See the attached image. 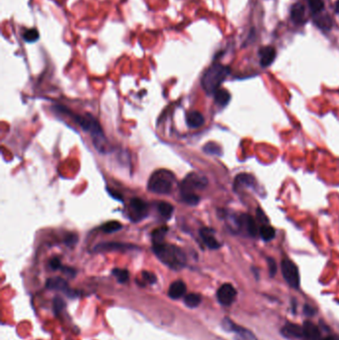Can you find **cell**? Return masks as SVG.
<instances>
[{"label": "cell", "instance_id": "ba28073f", "mask_svg": "<svg viewBox=\"0 0 339 340\" xmlns=\"http://www.w3.org/2000/svg\"><path fill=\"white\" fill-rule=\"evenodd\" d=\"M237 291L230 283H224L217 291V299L223 306H230L233 304Z\"/></svg>", "mask_w": 339, "mask_h": 340}, {"label": "cell", "instance_id": "e575fe53", "mask_svg": "<svg viewBox=\"0 0 339 340\" xmlns=\"http://www.w3.org/2000/svg\"><path fill=\"white\" fill-rule=\"evenodd\" d=\"M61 261L58 258H53L50 261V268L53 270H59L61 268Z\"/></svg>", "mask_w": 339, "mask_h": 340}, {"label": "cell", "instance_id": "f35d334b", "mask_svg": "<svg viewBox=\"0 0 339 340\" xmlns=\"http://www.w3.org/2000/svg\"><path fill=\"white\" fill-rule=\"evenodd\" d=\"M109 192L111 193V196H113V197H114V198H116V199H120V200H121V196H120V195H116V194H118V193L114 192L113 190H109Z\"/></svg>", "mask_w": 339, "mask_h": 340}, {"label": "cell", "instance_id": "1f68e13d", "mask_svg": "<svg viewBox=\"0 0 339 340\" xmlns=\"http://www.w3.org/2000/svg\"><path fill=\"white\" fill-rule=\"evenodd\" d=\"M65 308V304L63 302V300L61 299V297L57 296L54 299V310H55V312L56 313H59L63 309Z\"/></svg>", "mask_w": 339, "mask_h": 340}, {"label": "cell", "instance_id": "5b68a950", "mask_svg": "<svg viewBox=\"0 0 339 340\" xmlns=\"http://www.w3.org/2000/svg\"><path fill=\"white\" fill-rule=\"evenodd\" d=\"M208 184V180L206 177L198 174V173H190L185 179L182 181L180 185L181 195L185 194H195L196 190H201L205 188Z\"/></svg>", "mask_w": 339, "mask_h": 340}, {"label": "cell", "instance_id": "5bb4252c", "mask_svg": "<svg viewBox=\"0 0 339 340\" xmlns=\"http://www.w3.org/2000/svg\"><path fill=\"white\" fill-rule=\"evenodd\" d=\"M186 284L182 281H175L173 282L168 289V295L173 300H178L186 293Z\"/></svg>", "mask_w": 339, "mask_h": 340}, {"label": "cell", "instance_id": "83f0119b", "mask_svg": "<svg viewBox=\"0 0 339 340\" xmlns=\"http://www.w3.org/2000/svg\"><path fill=\"white\" fill-rule=\"evenodd\" d=\"M113 276L117 279V281L121 283H126L129 281L130 279V273L129 271H126V270H122V269H114L113 271Z\"/></svg>", "mask_w": 339, "mask_h": 340}, {"label": "cell", "instance_id": "3957f363", "mask_svg": "<svg viewBox=\"0 0 339 340\" xmlns=\"http://www.w3.org/2000/svg\"><path fill=\"white\" fill-rule=\"evenodd\" d=\"M74 118H75V121L82 127L85 132H89L92 135L95 147H97L100 151L105 152L106 148L108 147L107 141L102 131V127L100 123L97 121V119L93 117L91 114L75 115Z\"/></svg>", "mask_w": 339, "mask_h": 340}, {"label": "cell", "instance_id": "d590c367", "mask_svg": "<svg viewBox=\"0 0 339 340\" xmlns=\"http://www.w3.org/2000/svg\"><path fill=\"white\" fill-rule=\"evenodd\" d=\"M257 215H258L259 220H260L261 222H263L264 224H266L267 222H269L268 218H267V217H266V215L263 213V211H262L261 209H258V210H257Z\"/></svg>", "mask_w": 339, "mask_h": 340}, {"label": "cell", "instance_id": "4fadbf2b", "mask_svg": "<svg viewBox=\"0 0 339 340\" xmlns=\"http://www.w3.org/2000/svg\"><path fill=\"white\" fill-rule=\"evenodd\" d=\"M304 340H321L319 328L311 321H306L303 326Z\"/></svg>", "mask_w": 339, "mask_h": 340}, {"label": "cell", "instance_id": "8fae6325", "mask_svg": "<svg viewBox=\"0 0 339 340\" xmlns=\"http://www.w3.org/2000/svg\"><path fill=\"white\" fill-rule=\"evenodd\" d=\"M137 247L134 245L123 244V243H117V242H108V243H101L97 245L94 249L95 252H109V251H129L134 250Z\"/></svg>", "mask_w": 339, "mask_h": 340}, {"label": "cell", "instance_id": "cb8c5ba5", "mask_svg": "<svg viewBox=\"0 0 339 340\" xmlns=\"http://www.w3.org/2000/svg\"><path fill=\"white\" fill-rule=\"evenodd\" d=\"M157 210L162 217L168 219V218L171 217L174 208L171 204H169L167 202H160L157 206Z\"/></svg>", "mask_w": 339, "mask_h": 340}, {"label": "cell", "instance_id": "7c38bea8", "mask_svg": "<svg viewBox=\"0 0 339 340\" xmlns=\"http://www.w3.org/2000/svg\"><path fill=\"white\" fill-rule=\"evenodd\" d=\"M200 236L204 244L211 250H217L221 247V244L214 236V231L209 228H202L200 230Z\"/></svg>", "mask_w": 339, "mask_h": 340}, {"label": "cell", "instance_id": "8d00e7d4", "mask_svg": "<svg viewBox=\"0 0 339 340\" xmlns=\"http://www.w3.org/2000/svg\"><path fill=\"white\" fill-rule=\"evenodd\" d=\"M77 241H78V237L76 236V235H70L67 239H66V244L67 245H69V246H73V245H75L76 243H77Z\"/></svg>", "mask_w": 339, "mask_h": 340}, {"label": "cell", "instance_id": "2e32d148", "mask_svg": "<svg viewBox=\"0 0 339 340\" xmlns=\"http://www.w3.org/2000/svg\"><path fill=\"white\" fill-rule=\"evenodd\" d=\"M305 14H306V9L302 3L298 2L292 5L290 10V17L293 23L303 24L305 22Z\"/></svg>", "mask_w": 339, "mask_h": 340}, {"label": "cell", "instance_id": "60d3db41", "mask_svg": "<svg viewBox=\"0 0 339 340\" xmlns=\"http://www.w3.org/2000/svg\"><path fill=\"white\" fill-rule=\"evenodd\" d=\"M335 11H336L337 13H339V0H338L337 2H336V5H335Z\"/></svg>", "mask_w": 339, "mask_h": 340}, {"label": "cell", "instance_id": "484cf974", "mask_svg": "<svg viewBox=\"0 0 339 340\" xmlns=\"http://www.w3.org/2000/svg\"><path fill=\"white\" fill-rule=\"evenodd\" d=\"M201 303V296L197 293H189L185 296L184 299V304L190 308V309H194L197 308Z\"/></svg>", "mask_w": 339, "mask_h": 340}, {"label": "cell", "instance_id": "9a60e30c", "mask_svg": "<svg viewBox=\"0 0 339 340\" xmlns=\"http://www.w3.org/2000/svg\"><path fill=\"white\" fill-rule=\"evenodd\" d=\"M260 59L262 67H269L276 59V49L271 46L262 48L260 50Z\"/></svg>", "mask_w": 339, "mask_h": 340}, {"label": "cell", "instance_id": "d4e9b609", "mask_svg": "<svg viewBox=\"0 0 339 340\" xmlns=\"http://www.w3.org/2000/svg\"><path fill=\"white\" fill-rule=\"evenodd\" d=\"M168 228L163 226L160 228L155 229L152 233H151V237H152V241H153V245L154 244H161L163 243V240L167 234Z\"/></svg>", "mask_w": 339, "mask_h": 340}, {"label": "cell", "instance_id": "30bf717a", "mask_svg": "<svg viewBox=\"0 0 339 340\" xmlns=\"http://www.w3.org/2000/svg\"><path fill=\"white\" fill-rule=\"evenodd\" d=\"M238 225L239 227L244 228L252 237H256L260 231L255 219L247 214H243L238 218Z\"/></svg>", "mask_w": 339, "mask_h": 340}, {"label": "cell", "instance_id": "836d02e7", "mask_svg": "<svg viewBox=\"0 0 339 340\" xmlns=\"http://www.w3.org/2000/svg\"><path fill=\"white\" fill-rule=\"evenodd\" d=\"M268 265H269V270H270V276L274 277L277 273V264L276 261L272 258L268 259Z\"/></svg>", "mask_w": 339, "mask_h": 340}, {"label": "cell", "instance_id": "ac0fdd59", "mask_svg": "<svg viewBox=\"0 0 339 340\" xmlns=\"http://www.w3.org/2000/svg\"><path fill=\"white\" fill-rule=\"evenodd\" d=\"M204 120L205 119L203 114L197 111L190 112L186 116L187 124L188 126L192 127V129H197V127H200L201 125H203Z\"/></svg>", "mask_w": 339, "mask_h": 340}, {"label": "cell", "instance_id": "f546056e", "mask_svg": "<svg viewBox=\"0 0 339 340\" xmlns=\"http://www.w3.org/2000/svg\"><path fill=\"white\" fill-rule=\"evenodd\" d=\"M308 1H309V6L311 10L314 14H318L323 9V6H324L323 0H308Z\"/></svg>", "mask_w": 339, "mask_h": 340}, {"label": "cell", "instance_id": "8992f818", "mask_svg": "<svg viewBox=\"0 0 339 340\" xmlns=\"http://www.w3.org/2000/svg\"><path fill=\"white\" fill-rule=\"evenodd\" d=\"M282 272L285 282L293 288L300 287V273L298 267L293 262L288 259H283L282 261Z\"/></svg>", "mask_w": 339, "mask_h": 340}, {"label": "cell", "instance_id": "d6a6232c", "mask_svg": "<svg viewBox=\"0 0 339 340\" xmlns=\"http://www.w3.org/2000/svg\"><path fill=\"white\" fill-rule=\"evenodd\" d=\"M142 279L148 283H154L156 282V277L154 274L152 273H149V272H143L142 273Z\"/></svg>", "mask_w": 339, "mask_h": 340}, {"label": "cell", "instance_id": "6da1fadb", "mask_svg": "<svg viewBox=\"0 0 339 340\" xmlns=\"http://www.w3.org/2000/svg\"><path fill=\"white\" fill-rule=\"evenodd\" d=\"M153 252L156 257L172 270H180L186 264V256L177 246L170 244H154Z\"/></svg>", "mask_w": 339, "mask_h": 340}, {"label": "cell", "instance_id": "52a82bcc", "mask_svg": "<svg viewBox=\"0 0 339 340\" xmlns=\"http://www.w3.org/2000/svg\"><path fill=\"white\" fill-rule=\"evenodd\" d=\"M147 204L143 200L140 198H133L131 200L129 207V216L133 221H140L144 218L147 214Z\"/></svg>", "mask_w": 339, "mask_h": 340}, {"label": "cell", "instance_id": "277c9868", "mask_svg": "<svg viewBox=\"0 0 339 340\" xmlns=\"http://www.w3.org/2000/svg\"><path fill=\"white\" fill-rule=\"evenodd\" d=\"M174 175L168 170H157L149 178L148 190L156 194H169L172 191Z\"/></svg>", "mask_w": 339, "mask_h": 340}, {"label": "cell", "instance_id": "9c48e42d", "mask_svg": "<svg viewBox=\"0 0 339 340\" xmlns=\"http://www.w3.org/2000/svg\"><path fill=\"white\" fill-rule=\"evenodd\" d=\"M223 326L226 330L234 331L242 340H258L257 337L254 335V333L244 327H240L234 322H232L229 318H225L223 322Z\"/></svg>", "mask_w": 339, "mask_h": 340}, {"label": "cell", "instance_id": "74e56055", "mask_svg": "<svg viewBox=\"0 0 339 340\" xmlns=\"http://www.w3.org/2000/svg\"><path fill=\"white\" fill-rule=\"evenodd\" d=\"M305 313H306L307 315H312V314H314V310H313V308H311V307H310V306H305Z\"/></svg>", "mask_w": 339, "mask_h": 340}, {"label": "cell", "instance_id": "e0dca14e", "mask_svg": "<svg viewBox=\"0 0 339 340\" xmlns=\"http://www.w3.org/2000/svg\"><path fill=\"white\" fill-rule=\"evenodd\" d=\"M282 334L288 338H303V327L296 324L287 323L282 330Z\"/></svg>", "mask_w": 339, "mask_h": 340}, {"label": "cell", "instance_id": "4316f807", "mask_svg": "<svg viewBox=\"0 0 339 340\" xmlns=\"http://www.w3.org/2000/svg\"><path fill=\"white\" fill-rule=\"evenodd\" d=\"M22 38L27 43H32L39 39V33L36 29H26L22 34Z\"/></svg>", "mask_w": 339, "mask_h": 340}, {"label": "cell", "instance_id": "d6986e66", "mask_svg": "<svg viewBox=\"0 0 339 340\" xmlns=\"http://www.w3.org/2000/svg\"><path fill=\"white\" fill-rule=\"evenodd\" d=\"M255 184V179L250 174L247 173H242L236 176L235 182H234V187L235 189H238L239 187H252Z\"/></svg>", "mask_w": 339, "mask_h": 340}, {"label": "cell", "instance_id": "4dcf8cb0", "mask_svg": "<svg viewBox=\"0 0 339 340\" xmlns=\"http://www.w3.org/2000/svg\"><path fill=\"white\" fill-rule=\"evenodd\" d=\"M204 150L208 153H211V154H217V155L221 154V148L217 144H215L214 142L207 143L204 147Z\"/></svg>", "mask_w": 339, "mask_h": 340}, {"label": "cell", "instance_id": "44dd1931", "mask_svg": "<svg viewBox=\"0 0 339 340\" xmlns=\"http://www.w3.org/2000/svg\"><path fill=\"white\" fill-rule=\"evenodd\" d=\"M314 23L318 28H320L321 30H324V31H329L332 27V19L327 14L315 15Z\"/></svg>", "mask_w": 339, "mask_h": 340}, {"label": "cell", "instance_id": "f1b7e54d", "mask_svg": "<svg viewBox=\"0 0 339 340\" xmlns=\"http://www.w3.org/2000/svg\"><path fill=\"white\" fill-rule=\"evenodd\" d=\"M121 228H122L121 224L117 221H111L102 226V230L106 233H113L120 230Z\"/></svg>", "mask_w": 339, "mask_h": 340}, {"label": "cell", "instance_id": "ffe728a7", "mask_svg": "<svg viewBox=\"0 0 339 340\" xmlns=\"http://www.w3.org/2000/svg\"><path fill=\"white\" fill-rule=\"evenodd\" d=\"M46 286L49 289L53 290H62L67 291L68 290V283L67 282L62 278H51L47 281Z\"/></svg>", "mask_w": 339, "mask_h": 340}, {"label": "cell", "instance_id": "603a6c76", "mask_svg": "<svg viewBox=\"0 0 339 340\" xmlns=\"http://www.w3.org/2000/svg\"><path fill=\"white\" fill-rule=\"evenodd\" d=\"M260 236L265 242H270L275 238L276 231L272 226L264 224L260 227Z\"/></svg>", "mask_w": 339, "mask_h": 340}, {"label": "cell", "instance_id": "ab89813d", "mask_svg": "<svg viewBox=\"0 0 339 340\" xmlns=\"http://www.w3.org/2000/svg\"><path fill=\"white\" fill-rule=\"evenodd\" d=\"M322 340H337V338H335L334 336H326V337H324Z\"/></svg>", "mask_w": 339, "mask_h": 340}, {"label": "cell", "instance_id": "7402d4cb", "mask_svg": "<svg viewBox=\"0 0 339 340\" xmlns=\"http://www.w3.org/2000/svg\"><path fill=\"white\" fill-rule=\"evenodd\" d=\"M231 100V95L226 90H218L215 93V102L220 107H225L229 104Z\"/></svg>", "mask_w": 339, "mask_h": 340}, {"label": "cell", "instance_id": "7a4b0ae2", "mask_svg": "<svg viewBox=\"0 0 339 340\" xmlns=\"http://www.w3.org/2000/svg\"><path fill=\"white\" fill-rule=\"evenodd\" d=\"M229 73L230 69L228 67L223 66L219 63L213 64L207 69L202 77V88L207 94H215L219 90V87L225 81Z\"/></svg>", "mask_w": 339, "mask_h": 340}]
</instances>
